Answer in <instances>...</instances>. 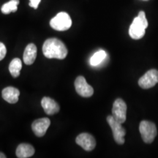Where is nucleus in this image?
I'll use <instances>...</instances> for the list:
<instances>
[{"label":"nucleus","mask_w":158,"mask_h":158,"mask_svg":"<svg viewBox=\"0 0 158 158\" xmlns=\"http://www.w3.org/2000/svg\"><path fill=\"white\" fill-rule=\"evenodd\" d=\"M43 53L48 59H63L68 55V51L64 43L57 38H49L43 45Z\"/></svg>","instance_id":"obj_1"},{"label":"nucleus","mask_w":158,"mask_h":158,"mask_svg":"<svg viewBox=\"0 0 158 158\" xmlns=\"http://www.w3.org/2000/svg\"><path fill=\"white\" fill-rule=\"evenodd\" d=\"M148 27V21L143 11L139 12L138 15L133 19L130 25L129 35L134 40L142 38L145 35V30Z\"/></svg>","instance_id":"obj_2"},{"label":"nucleus","mask_w":158,"mask_h":158,"mask_svg":"<svg viewBox=\"0 0 158 158\" xmlns=\"http://www.w3.org/2000/svg\"><path fill=\"white\" fill-rule=\"evenodd\" d=\"M139 131L142 139L147 143H152L157 134L156 125L153 122L144 120L140 123Z\"/></svg>","instance_id":"obj_3"},{"label":"nucleus","mask_w":158,"mask_h":158,"mask_svg":"<svg viewBox=\"0 0 158 158\" xmlns=\"http://www.w3.org/2000/svg\"><path fill=\"white\" fill-rule=\"evenodd\" d=\"M50 25L55 30L66 31L70 28L72 20L68 13L61 12L51 20Z\"/></svg>","instance_id":"obj_4"},{"label":"nucleus","mask_w":158,"mask_h":158,"mask_svg":"<svg viewBox=\"0 0 158 158\" xmlns=\"http://www.w3.org/2000/svg\"><path fill=\"white\" fill-rule=\"evenodd\" d=\"M107 122L111 128L113 132L114 138L118 144H124V135H126V131L124 128L122 126V124L116 121L112 115L108 116L107 117Z\"/></svg>","instance_id":"obj_5"},{"label":"nucleus","mask_w":158,"mask_h":158,"mask_svg":"<svg viewBox=\"0 0 158 158\" xmlns=\"http://www.w3.org/2000/svg\"><path fill=\"white\" fill-rule=\"evenodd\" d=\"M112 116L121 124L125 122L127 116V105L123 100L118 98L114 101L112 108Z\"/></svg>","instance_id":"obj_6"},{"label":"nucleus","mask_w":158,"mask_h":158,"mask_svg":"<svg viewBox=\"0 0 158 158\" xmlns=\"http://www.w3.org/2000/svg\"><path fill=\"white\" fill-rule=\"evenodd\" d=\"M158 83V70L152 69L146 73L138 81V85L142 89H149Z\"/></svg>","instance_id":"obj_7"},{"label":"nucleus","mask_w":158,"mask_h":158,"mask_svg":"<svg viewBox=\"0 0 158 158\" xmlns=\"http://www.w3.org/2000/svg\"><path fill=\"white\" fill-rule=\"evenodd\" d=\"M75 88L77 93L83 98H89L94 94V89L87 84L83 76L77 77L75 81Z\"/></svg>","instance_id":"obj_8"},{"label":"nucleus","mask_w":158,"mask_h":158,"mask_svg":"<svg viewBox=\"0 0 158 158\" xmlns=\"http://www.w3.org/2000/svg\"><path fill=\"white\" fill-rule=\"evenodd\" d=\"M76 142L78 145L81 147L86 151H92L96 146V141L94 138L90 134L84 133L77 136Z\"/></svg>","instance_id":"obj_9"},{"label":"nucleus","mask_w":158,"mask_h":158,"mask_svg":"<svg viewBox=\"0 0 158 158\" xmlns=\"http://www.w3.org/2000/svg\"><path fill=\"white\" fill-rule=\"evenodd\" d=\"M51 124V121L48 118H41L36 119L31 124L33 133L37 137H43L46 133L47 130Z\"/></svg>","instance_id":"obj_10"},{"label":"nucleus","mask_w":158,"mask_h":158,"mask_svg":"<svg viewBox=\"0 0 158 158\" xmlns=\"http://www.w3.org/2000/svg\"><path fill=\"white\" fill-rule=\"evenodd\" d=\"M41 105L44 111L48 115H54L59 111V106L54 100L44 97L41 100Z\"/></svg>","instance_id":"obj_11"},{"label":"nucleus","mask_w":158,"mask_h":158,"mask_svg":"<svg viewBox=\"0 0 158 158\" xmlns=\"http://www.w3.org/2000/svg\"><path fill=\"white\" fill-rule=\"evenodd\" d=\"M2 94V98L5 101L9 103L14 104L19 101L20 92L16 88L13 87V86H8V87L4 89Z\"/></svg>","instance_id":"obj_12"},{"label":"nucleus","mask_w":158,"mask_h":158,"mask_svg":"<svg viewBox=\"0 0 158 158\" xmlns=\"http://www.w3.org/2000/svg\"><path fill=\"white\" fill-rule=\"evenodd\" d=\"M37 57V47L33 43H30L26 47L23 52V62L26 64L31 65L35 62Z\"/></svg>","instance_id":"obj_13"},{"label":"nucleus","mask_w":158,"mask_h":158,"mask_svg":"<svg viewBox=\"0 0 158 158\" xmlns=\"http://www.w3.org/2000/svg\"><path fill=\"white\" fill-rule=\"evenodd\" d=\"M35 154V149L29 143H21L16 149V156L19 158H28Z\"/></svg>","instance_id":"obj_14"},{"label":"nucleus","mask_w":158,"mask_h":158,"mask_svg":"<svg viewBox=\"0 0 158 158\" xmlns=\"http://www.w3.org/2000/svg\"><path fill=\"white\" fill-rule=\"evenodd\" d=\"M21 68H22V62H21V59L19 58L13 59L9 65L10 73L12 76L14 77V78H17L20 76Z\"/></svg>","instance_id":"obj_15"},{"label":"nucleus","mask_w":158,"mask_h":158,"mask_svg":"<svg viewBox=\"0 0 158 158\" xmlns=\"http://www.w3.org/2000/svg\"><path fill=\"white\" fill-rule=\"evenodd\" d=\"M107 54L103 50L97 51L90 59V64L93 67H97L100 65L106 59Z\"/></svg>","instance_id":"obj_16"},{"label":"nucleus","mask_w":158,"mask_h":158,"mask_svg":"<svg viewBox=\"0 0 158 158\" xmlns=\"http://www.w3.org/2000/svg\"><path fill=\"white\" fill-rule=\"evenodd\" d=\"M19 4V0H10L8 2L5 3L2 7V13L4 14H9L10 13H14L17 11L18 5Z\"/></svg>","instance_id":"obj_17"},{"label":"nucleus","mask_w":158,"mask_h":158,"mask_svg":"<svg viewBox=\"0 0 158 158\" xmlns=\"http://www.w3.org/2000/svg\"><path fill=\"white\" fill-rule=\"evenodd\" d=\"M6 54H7V49H6L5 45L0 42V61L5 58Z\"/></svg>","instance_id":"obj_18"},{"label":"nucleus","mask_w":158,"mask_h":158,"mask_svg":"<svg viewBox=\"0 0 158 158\" xmlns=\"http://www.w3.org/2000/svg\"><path fill=\"white\" fill-rule=\"evenodd\" d=\"M41 0H29V6L33 8L37 9V7H38L39 4L40 3Z\"/></svg>","instance_id":"obj_19"},{"label":"nucleus","mask_w":158,"mask_h":158,"mask_svg":"<svg viewBox=\"0 0 158 158\" xmlns=\"http://www.w3.org/2000/svg\"><path fill=\"white\" fill-rule=\"evenodd\" d=\"M0 158H6V156L5 154L0 152Z\"/></svg>","instance_id":"obj_20"}]
</instances>
